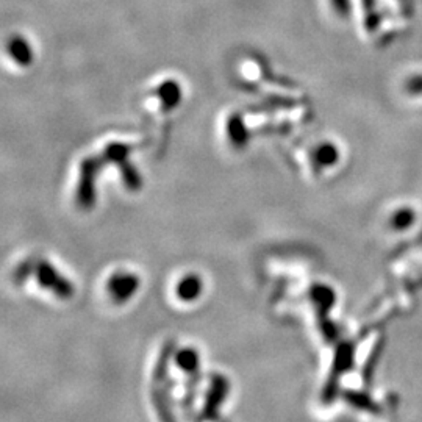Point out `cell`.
<instances>
[{
  "instance_id": "6da1fadb",
  "label": "cell",
  "mask_w": 422,
  "mask_h": 422,
  "mask_svg": "<svg viewBox=\"0 0 422 422\" xmlns=\"http://www.w3.org/2000/svg\"><path fill=\"white\" fill-rule=\"evenodd\" d=\"M175 352L177 350H175L174 341H168L163 346L152 374L150 399H152V404L160 422H177L174 418L171 408V399H169V391H171L172 388V382L169 379V362L174 358Z\"/></svg>"
},
{
  "instance_id": "7a4b0ae2",
  "label": "cell",
  "mask_w": 422,
  "mask_h": 422,
  "mask_svg": "<svg viewBox=\"0 0 422 422\" xmlns=\"http://www.w3.org/2000/svg\"><path fill=\"white\" fill-rule=\"evenodd\" d=\"M33 274L36 277V282L40 285L52 291L56 298L63 300L72 299L74 295V286L66 277H63L58 270L55 269L54 264H50L46 260H35V270Z\"/></svg>"
},
{
  "instance_id": "3957f363",
  "label": "cell",
  "mask_w": 422,
  "mask_h": 422,
  "mask_svg": "<svg viewBox=\"0 0 422 422\" xmlns=\"http://www.w3.org/2000/svg\"><path fill=\"white\" fill-rule=\"evenodd\" d=\"M308 295L316 305V316L320 333H323L327 341H333L336 338V327L329 320V311L335 304V293H333L332 288L318 283V285L311 286Z\"/></svg>"
},
{
  "instance_id": "277c9868",
  "label": "cell",
  "mask_w": 422,
  "mask_h": 422,
  "mask_svg": "<svg viewBox=\"0 0 422 422\" xmlns=\"http://www.w3.org/2000/svg\"><path fill=\"white\" fill-rule=\"evenodd\" d=\"M230 391V383L220 374L210 375V388L206 391L204 408H202V419L209 422H218L219 419V408L224 404Z\"/></svg>"
},
{
  "instance_id": "5b68a950",
  "label": "cell",
  "mask_w": 422,
  "mask_h": 422,
  "mask_svg": "<svg viewBox=\"0 0 422 422\" xmlns=\"http://www.w3.org/2000/svg\"><path fill=\"white\" fill-rule=\"evenodd\" d=\"M335 362H333V368H332V374L327 380L324 391H323V400L325 404H330V402L336 398L338 394V380L346 371H348L352 366V357H354V348L349 343H343L338 346L336 349V355H335Z\"/></svg>"
},
{
  "instance_id": "8992f818",
  "label": "cell",
  "mask_w": 422,
  "mask_h": 422,
  "mask_svg": "<svg viewBox=\"0 0 422 422\" xmlns=\"http://www.w3.org/2000/svg\"><path fill=\"white\" fill-rule=\"evenodd\" d=\"M138 288H140V279L135 274L124 273V270L113 274L106 282V293L115 304H124L130 300Z\"/></svg>"
},
{
  "instance_id": "52a82bcc",
  "label": "cell",
  "mask_w": 422,
  "mask_h": 422,
  "mask_svg": "<svg viewBox=\"0 0 422 422\" xmlns=\"http://www.w3.org/2000/svg\"><path fill=\"white\" fill-rule=\"evenodd\" d=\"M202 288H204V283L199 275L188 274L177 283L175 293H177V298L180 300L193 302L199 298L200 293H202Z\"/></svg>"
},
{
  "instance_id": "ba28073f",
  "label": "cell",
  "mask_w": 422,
  "mask_h": 422,
  "mask_svg": "<svg viewBox=\"0 0 422 422\" xmlns=\"http://www.w3.org/2000/svg\"><path fill=\"white\" fill-rule=\"evenodd\" d=\"M174 362L177 364L180 371H184L185 374L191 375L196 374L200 371V358L196 349L193 348H185L175 352Z\"/></svg>"
},
{
  "instance_id": "9c48e42d",
  "label": "cell",
  "mask_w": 422,
  "mask_h": 422,
  "mask_svg": "<svg viewBox=\"0 0 422 422\" xmlns=\"http://www.w3.org/2000/svg\"><path fill=\"white\" fill-rule=\"evenodd\" d=\"M410 222H412V216L408 211H400V213L396 214L394 224L398 227H405L407 224H410Z\"/></svg>"
}]
</instances>
